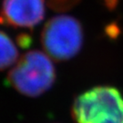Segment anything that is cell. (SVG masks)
Wrapping results in <instances>:
<instances>
[{"label":"cell","mask_w":123,"mask_h":123,"mask_svg":"<svg viewBox=\"0 0 123 123\" xmlns=\"http://www.w3.org/2000/svg\"><path fill=\"white\" fill-rule=\"evenodd\" d=\"M45 17V0H3L0 24L14 28H33Z\"/></svg>","instance_id":"277c9868"},{"label":"cell","mask_w":123,"mask_h":123,"mask_svg":"<svg viewBox=\"0 0 123 123\" xmlns=\"http://www.w3.org/2000/svg\"><path fill=\"white\" fill-rule=\"evenodd\" d=\"M18 60V49L14 41L0 30V71L13 66Z\"/></svg>","instance_id":"5b68a950"},{"label":"cell","mask_w":123,"mask_h":123,"mask_svg":"<svg viewBox=\"0 0 123 123\" xmlns=\"http://www.w3.org/2000/svg\"><path fill=\"white\" fill-rule=\"evenodd\" d=\"M80 0H49L50 7L56 11H67L72 8Z\"/></svg>","instance_id":"8992f818"},{"label":"cell","mask_w":123,"mask_h":123,"mask_svg":"<svg viewBox=\"0 0 123 123\" xmlns=\"http://www.w3.org/2000/svg\"><path fill=\"white\" fill-rule=\"evenodd\" d=\"M56 71L50 57L38 50L25 53L7 76L11 87L23 95L37 97L52 87Z\"/></svg>","instance_id":"6da1fadb"},{"label":"cell","mask_w":123,"mask_h":123,"mask_svg":"<svg viewBox=\"0 0 123 123\" xmlns=\"http://www.w3.org/2000/svg\"><path fill=\"white\" fill-rule=\"evenodd\" d=\"M73 114L78 123H123V97L113 87H95L76 98Z\"/></svg>","instance_id":"7a4b0ae2"},{"label":"cell","mask_w":123,"mask_h":123,"mask_svg":"<svg viewBox=\"0 0 123 123\" xmlns=\"http://www.w3.org/2000/svg\"><path fill=\"white\" fill-rule=\"evenodd\" d=\"M83 28L78 19L60 15L50 18L41 32V44L46 54L57 61L74 57L83 45Z\"/></svg>","instance_id":"3957f363"}]
</instances>
